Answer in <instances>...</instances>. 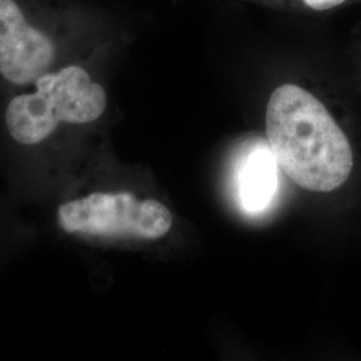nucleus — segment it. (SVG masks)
Here are the masks:
<instances>
[{"instance_id": "obj_1", "label": "nucleus", "mask_w": 361, "mask_h": 361, "mask_svg": "<svg viewBox=\"0 0 361 361\" xmlns=\"http://www.w3.org/2000/svg\"><path fill=\"white\" fill-rule=\"evenodd\" d=\"M265 123L279 169L297 186L331 193L348 180L353 169L348 137L312 92L292 83L277 87L269 98Z\"/></svg>"}, {"instance_id": "obj_2", "label": "nucleus", "mask_w": 361, "mask_h": 361, "mask_svg": "<svg viewBox=\"0 0 361 361\" xmlns=\"http://www.w3.org/2000/svg\"><path fill=\"white\" fill-rule=\"evenodd\" d=\"M4 109V128L13 142L38 147L55 137L87 128L107 109V92L79 63L56 66Z\"/></svg>"}, {"instance_id": "obj_3", "label": "nucleus", "mask_w": 361, "mask_h": 361, "mask_svg": "<svg viewBox=\"0 0 361 361\" xmlns=\"http://www.w3.org/2000/svg\"><path fill=\"white\" fill-rule=\"evenodd\" d=\"M169 207L130 190L73 192L55 210V224L82 241H157L173 228Z\"/></svg>"}, {"instance_id": "obj_4", "label": "nucleus", "mask_w": 361, "mask_h": 361, "mask_svg": "<svg viewBox=\"0 0 361 361\" xmlns=\"http://www.w3.org/2000/svg\"><path fill=\"white\" fill-rule=\"evenodd\" d=\"M61 40L20 0H0V78L27 89L61 65Z\"/></svg>"}, {"instance_id": "obj_5", "label": "nucleus", "mask_w": 361, "mask_h": 361, "mask_svg": "<svg viewBox=\"0 0 361 361\" xmlns=\"http://www.w3.org/2000/svg\"><path fill=\"white\" fill-rule=\"evenodd\" d=\"M279 165L271 147L258 143L243 158L237 174V192L246 212L258 213L267 209L277 192Z\"/></svg>"}, {"instance_id": "obj_6", "label": "nucleus", "mask_w": 361, "mask_h": 361, "mask_svg": "<svg viewBox=\"0 0 361 361\" xmlns=\"http://www.w3.org/2000/svg\"><path fill=\"white\" fill-rule=\"evenodd\" d=\"M302 1L314 11H326V10L338 7L347 0H302Z\"/></svg>"}]
</instances>
